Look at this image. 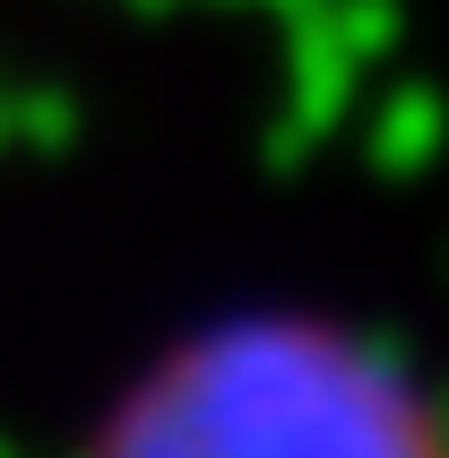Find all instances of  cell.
<instances>
[{
    "instance_id": "6da1fadb",
    "label": "cell",
    "mask_w": 449,
    "mask_h": 458,
    "mask_svg": "<svg viewBox=\"0 0 449 458\" xmlns=\"http://www.w3.org/2000/svg\"><path fill=\"white\" fill-rule=\"evenodd\" d=\"M191 458H441L424 415L337 355L250 363L191 424Z\"/></svg>"
}]
</instances>
